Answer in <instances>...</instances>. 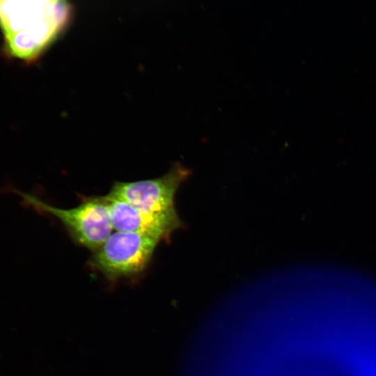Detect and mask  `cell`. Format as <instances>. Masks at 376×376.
<instances>
[{"label":"cell","mask_w":376,"mask_h":376,"mask_svg":"<svg viewBox=\"0 0 376 376\" xmlns=\"http://www.w3.org/2000/svg\"><path fill=\"white\" fill-rule=\"evenodd\" d=\"M160 242L147 235L116 231L93 251L90 265L110 281L135 276L146 269Z\"/></svg>","instance_id":"3"},{"label":"cell","mask_w":376,"mask_h":376,"mask_svg":"<svg viewBox=\"0 0 376 376\" xmlns=\"http://www.w3.org/2000/svg\"><path fill=\"white\" fill-rule=\"evenodd\" d=\"M26 205L56 218L77 244L91 251L97 250L111 234L112 224L104 196L84 197L76 207H57L36 196L13 190Z\"/></svg>","instance_id":"2"},{"label":"cell","mask_w":376,"mask_h":376,"mask_svg":"<svg viewBox=\"0 0 376 376\" xmlns=\"http://www.w3.org/2000/svg\"><path fill=\"white\" fill-rule=\"evenodd\" d=\"M191 171L179 162L164 175L135 182H115L108 194L150 213L176 210L174 198L180 185Z\"/></svg>","instance_id":"4"},{"label":"cell","mask_w":376,"mask_h":376,"mask_svg":"<svg viewBox=\"0 0 376 376\" xmlns=\"http://www.w3.org/2000/svg\"><path fill=\"white\" fill-rule=\"evenodd\" d=\"M104 197L116 231L136 233L169 242L172 233L182 226L176 210L150 213L108 194Z\"/></svg>","instance_id":"5"},{"label":"cell","mask_w":376,"mask_h":376,"mask_svg":"<svg viewBox=\"0 0 376 376\" xmlns=\"http://www.w3.org/2000/svg\"><path fill=\"white\" fill-rule=\"evenodd\" d=\"M70 17L68 0H0L2 52L25 64L36 62Z\"/></svg>","instance_id":"1"}]
</instances>
